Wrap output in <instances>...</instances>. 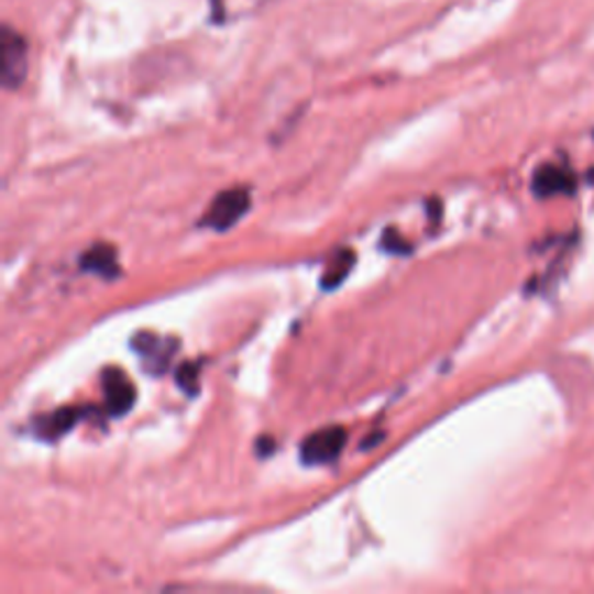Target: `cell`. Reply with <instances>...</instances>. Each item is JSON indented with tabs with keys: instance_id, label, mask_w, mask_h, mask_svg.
Returning a JSON list of instances; mask_svg holds the SVG:
<instances>
[{
	"instance_id": "9",
	"label": "cell",
	"mask_w": 594,
	"mask_h": 594,
	"mask_svg": "<svg viewBox=\"0 0 594 594\" xmlns=\"http://www.w3.org/2000/svg\"><path fill=\"white\" fill-rule=\"evenodd\" d=\"M177 384L182 386L184 393H196L198 388V365L196 363H186L177 372Z\"/></svg>"
},
{
	"instance_id": "2",
	"label": "cell",
	"mask_w": 594,
	"mask_h": 594,
	"mask_svg": "<svg viewBox=\"0 0 594 594\" xmlns=\"http://www.w3.org/2000/svg\"><path fill=\"white\" fill-rule=\"evenodd\" d=\"M249 205H251V198L246 188L223 190V194H219L215 202L209 205L207 215L202 217V226L215 228V230H228L246 215Z\"/></svg>"
},
{
	"instance_id": "5",
	"label": "cell",
	"mask_w": 594,
	"mask_h": 594,
	"mask_svg": "<svg viewBox=\"0 0 594 594\" xmlns=\"http://www.w3.org/2000/svg\"><path fill=\"white\" fill-rule=\"evenodd\" d=\"M102 391H105V407L112 416H123L133 407L135 386L121 370H105L102 372Z\"/></svg>"
},
{
	"instance_id": "6",
	"label": "cell",
	"mask_w": 594,
	"mask_h": 594,
	"mask_svg": "<svg viewBox=\"0 0 594 594\" xmlns=\"http://www.w3.org/2000/svg\"><path fill=\"white\" fill-rule=\"evenodd\" d=\"M81 267L87 272L98 274L102 279H112L119 274V263H117V251L110 244H96L81 256Z\"/></svg>"
},
{
	"instance_id": "1",
	"label": "cell",
	"mask_w": 594,
	"mask_h": 594,
	"mask_svg": "<svg viewBox=\"0 0 594 594\" xmlns=\"http://www.w3.org/2000/svg\"><path fill=\"white\" fill-rule=\"evenodd\" d=\"M29 75V45L12 26L0 31V79L6 89H19Z\"/></svg>"
},
{
	"instance_id": "7",
	"label": "cell",
	"mask_w": 594,
	"mask_h": 594,
	"mask_svg": "<svg viewBox=\"0 0 594 594\" xmlns=\"http://www.w3.org/2000/svg\"><path fill=\"white\" fill-rule=\"evenodd\" d=\"M355 265V253L349 251V249H342V251H337L332 261L328 263V270L323 272V288L332 290L337 288L339 284H342L346 277H349V272L353 270Z\"/></svg>"
},
{
	"instance_id": "10",
	"label": "cell",
	"mask_w": 594,
	"mask_h": 594,
	"mask_svg": "<svg viewBox=\"0 0 594 594\" xmlns=\"http://www.w3.org/2000/svg\"><path fill=\"white\" fill-rule=\"evenodd\" d=\"M384 246H386L388 251H393V253H407V251H409L407 240H402V238L397 235V230H388V232H386V235H384Z\"/></svg>"
},
{
	"instance_id": "8",
	"label": "cell",
	"mask_w": 594,
	"mask_h": 594,
	"mask_svg": "<svg viewBox=\"0 0 594 594\" xmlns=\"http://www.w3.org/2000/svg\"><path fill=\"white\" fill-rule=\"evenodd\" d=\"M79 420V411L75 409H58L56 414H50L40 420V435L45 439H58L61 435H66L75 422Z\"/></svg>"
},
{
	"instance_id": "4",
	"label": "cell",
	"mask_w": 594,
	"mask_h": 594,
	"mask_svg": "<svg viewBox=\"0 0 594 594\" xmlns=\"http://www.w3.org/2000/svg\"><path fill=\"white\" fill-rule=\"evenodd\" d=\"M576 175L562 165H541L532 175V190L537 198L569 196L576 190Z\"/></svg>"
},
{
	"instance_id": "3",
	"label": "cell",
	"mask_w": 594,
	"mask_h": 594,
	"mask_svg": "<svg viewBox=\"0 0 594 594\" xmlns=\"http://www.w3.org/2000/svg\"><path fill=\"white\" fill-rule=\"evenodd\" d=\"M344 446H346V430L332 426L309 435L302 441L300 458L305 464H330L342 455Z\"/></svg>"
}]
</instances>
